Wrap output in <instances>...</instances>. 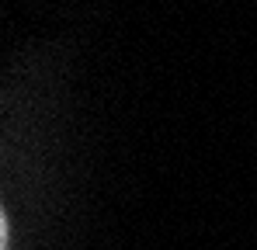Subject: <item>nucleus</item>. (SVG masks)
Segmentation results:
<instances>
[{"label":"nucleus","instance_id":"nucleus-1","mask_svg":"<svg viewBox=\"0 0 257 250\" xmlns=\"http://www.w3.org/2000/svg\"><path fill=\"white\" fill-rule=\"evenodd\" d=\"M7 236H11V233H7V215H4V219H0V250H7Z\"/></svg>","mask_w":257,"mask_h":250}]
</instances>
